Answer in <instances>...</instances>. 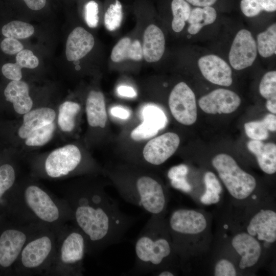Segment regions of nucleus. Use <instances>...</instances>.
I'll return each mask as SVG.
<instances>
[{"label": "nucleus", "mask_w": 276, "mask_h": 276, "mask_svg": "<svg viewBox=\"0 0 276 276\" xmlns=\"http://www.w3.org/2000/svg\"><path fill=\"white\" fill-rule=\"evenodd\" d=\"M62 193L72 211L73 225L85 238L86 254H97L121 241L136 221L121 211L102 184L80 182Z\"/></svg>", "instance_id": "f257e3e1"}, {"label": "nucleus", "mask_w": 276, "mask_h": 276, "mask_svg": "<svg viewBox=\"0 0 276 276\" xmlns=\"http://www.w3.org/2000/svg\"><path fill=\"white\" fill-rule=\"evenodd\" d=\"M5 198L6 211L23 223L47 226L58 232L73 219L64 199L35 183L14 185Z\"/></svg>", "instance_id": "f03ea898"}, {"label": "nucleus", "mask_w": 276, "mask_h": 276, "mask_svg": "<svg viewBox=\"0 0 276 276\" xmlns=\"http://www.w3.org/2000/svg\"><path fill=\"white\" fill-rule=\"evenodd\" d=\"M165 233L162 215H150L135 240V262L130 274L151 273L170 257L172 245Z\"/></svg>", "instance_id": "7ed1b4c3"}, {"label": "nucleus", "mask_w": 276, "mask_h": 276, "mask_svg": "<svg viewBox=\"0 0 276 276\" xmlns=\"http://www.w3.org/2000/svg\"><path fill=\"white\" fill-rule=\"evenodd\" d=\"M120 195L125 201L150 215H161L167 204L165 189L155 177L146 173L112 174Z\"/></svg>", "instance_id": "20e7f679"}, {"label": "nucleus", "mask_w": 276, "mask_h": 276, "mask_svg": "<svg viewBox=\"0 0 276 276\" xmlns=\"http://www.w3.org/2000/svg\"><path fill=\"white\" fill-rule=\"evenodd\" d=\"M86 241L82 232L74 225L66 224L57 234L55 254L45 275H83V260Z\"/></svg>", "instance_id": "39448f33"}, {"label": "nucleus", "mask_w": 276, "mask_h": 276, "mask_svg": "<svg viewBox=\"0 0 276 276\" xmlns=\"http://www.w3.org/2000/svg\"><path fill=\"white\" fill-rule=\"evenodd\" d=\"M57 231L47 226L37 231L25 243L13 270L18 275H44L53 260Z\"/></svg>", "instance_id": "423d86ee"}, {"label": "nucleus", "mask_w": 276, "mask_h": 276, "mask_svg": "<svg viewBox=\"0 0 276 276\" xmlns=\"http://www.w3.org/2000/svg\"><path fill=\"white\" fill-rule=\"evenodd\" d=\"M11 223L0 228V270L13 269L21 250L40 225L21 222L13 218Z\"/></svg>", "instance_id": "0eeeda50"}, {"label": "nucleus", "mask_w": 276, "mask_h": 276, "mask_svg": "<svg viewBox=\"0 0 276 276\" xmlns=\"http://www.w3.org/2000/svg\"><path fill=\"white\" fill-rule=\"evenodd\" d=\"M212 165L233 197L244 199L254 191L256 187L255 178L241 169L230 155H217L213 159Z\"/></svg>", "instance_id": "6e6552de"}, {"label": "nucleus", "mask_w": 276, "mask_h": 276, "mask_svg": "<svg viewBox=\"0 0 276 276\" xmlns=\"http://www.w3.org/2000/svg\"><path fill=\"white\" fill-rule=\"evenodd\" d=\"M82 162L81 153L77 146L67 145L53 150L44 160L43 171L52 178L67 176L80 167Z\"/></svg>", "instance_id": "1a4fd4ad"}, {"label": "nucleus", "mask_w": 276, "mask_h": 276, "mask_svg": "<svg viewBox=\"0 0 276 276\" xmlns=\"http://www.w3.org/2000/svg\"><path fill=\"white\" fill-rule=\"evenodd\" d=\"M169 106L175 119L185 125L194 124L197 119L195 96L185 82L177 83L169 97Z\"/></svg>", "instance_id": "9d476101"}, {"label": "nucleus", "mask_w": 276, "mask_h": 276, "mask_svg": "<svg viewBox=\"0 0 276 276\" xmlns=\"http://www.w3.org/2000/svg\"><path fill=\"white\" fill-rule=\"evenodd\" d=\"M257 47L251 32L240 30L236 35L228 54L231 66L236 70H242L250 66L257 56Z\"/></svg>", "instance_id": "9b49d317"}, {"label": "nucleus", "mask_w": 276, "mask_h": 276, "mask_svg": "<svg viewBox=\"0 0 276 276\" xmlns=\"http://www.w3.org/2000/svg\"><path fill=\"white\" fill-rule=\"evenodd\" d=\"M179 143L180 139L176 133H164L147 142L143 150V158L150 165H160L175 152Z\"/></svg>", "instance_id": "f8f14e48"}, {"label": "nucleus", "mask_w": 276, "mask_h": 276, "mask_svg": "<svg viewBox=\"0 0 276 276\" xmlns=\"http://www.w3.org/2000/svg\"><path fill=\"white\" fill-rule=\"evenodd\" d=\"M240 97L235 92L224 88L215 89L202 96L198 101L199 107L210 114L230 113L241 104Z\"/></svg>", "instance_id": "ddd939ff"}, {"label": "nucleus", "mask_w": 276, "mask_h": 276, "mask_svg": "<svg viewBox=\"0 0 276 276\" xmlns=\"http://www.w3.org/2000/svg\"><path fill=\"white\" fill-rule=\"evenodd\" d=\"M169 226L170 230L176 235H195L205 229L206 221L204 216L199 212L180 209L172 213Z\"/></svg>", "instance_id": "4468645a"}, {"label": "nucleus", "mask_w": 276, "mask_h": 276, "mask_svg": "<svg viewBox=\"0 0 276 276\" xmlns=\"http://www.w3.org/2000/svg\"><path fill=\"white\" fill-rule=\"evenodd\" d=\"M198 65L202 75L210 82L223 86L232 84V68L219 56L214 54L203 56L199 59Z\"/></svg>", "instance_id": "2eb2a0df"}, {"label": "nucleus", "mask_w": 276, "mask_h": 276, "mask_svg": "<svg viewBox=\"0 0 276 276\" xmlns=\"http://www.w3.org/2000/svg\"><path fill=\"white\" fill-rule=\"evenodd\" d=\"M248 234L257 236L259 240L273 243L276 240V213L270 210H262L251 219L247 227Z\"/></svg>", "instance_id": "dca6fc26"}, {"label": "nucleus", "mask_w": 276, "mask_h": 276, "mask_svg": "<svg viewBox=\"0 0 276 276\" xmlns=\"http://www.w3.org/2000/svg\"><path fill=\"white\" fill-rule=\"evenodd\" d=\"M94 43L91 33L82 27H76L67 39L65 54L67 60L74 61L82 58L91 50Z\"/></svg>", "instance_id": "f3484780"}, {"label": "nucleus", "mask_w": 276, "mask_h": 276, "mask_svg": "<svg viewBox=\"0 0 276 276\" xmlns=\"http://www.w3.org/2000/svg\"><path fill=\"white\" fill-rule=\"evenodd\" d=\"M232 246L242 257L239 267L244 269L254 266L258 261L261 254L259 242L247 233H240L232 240Z\"/></svg>", "instance_id": "a211bd4d"}, {"label": "nucleus", "mask_w": 276, "mask_h": 276, "mask_svg": "<svg viewBox=\"0 0 276 276\" xmlns=\"http://www.w3.org/2000/svg\"><path fill=\"white\" fill-rule=\"evenodd\" d=\"M5 100L12 104L15 112L24 114L31 110L33 101L29 96L28 84L22 81L11 80L4 90Z\"/></svg>", "instance_id": "6ab92c4d"}, {"label": "nucleus", "mask_w": 276, "mask_h": 276, "mask_svg": "<svg viewBox=\"0 0 276 276\" xmlns=\"http://www.w3.org/2000/svg\"><path fill=\"white\" fill-rule=\"evenodd\" d=\"M142 52L148 62H155L160 59L165 49V39L162 30L154 25L145 29L143 35Z\"/></svg>", "instance_id": "aec40b11"}, {"label": "nucleus", "mask_w": 276, "mask_h": 276, "mask_svg": "<svg viewBox=\"0 0 276 276\" xmlns=\"http://www.w3.org/2000/svg\"><path fill=\"white\" fill-rule=\"evenodd\" d=\"M55 118V111L51 108L40 107L31 110L24 114L17 135L20 139H26L34 130L53 122Z\"/></svg>", "instance_id": "412c9836"}, {"label": "nucleus", "mask_w": 276, "mask_h": 276, "mask_svg": "<svg viewBox=\"0 0 276 276\" xmlns=\"http://www.w3.org/2000/svg\"><path fill=\"white\" fill-rule=\"evenodd\" d=\"M85 110L87 120L89 126L93 127L106 126L107 114L103 94L99 91H90L87 97Z\"/></svg>", "instance_id": "4be33fe9"}, {"label": "nucleus", "mask_w": 276, "mask_h": 276, "mask_svg": "<svg viewBox=\"0 0 276 276\" xmlns=\"http://www.w3.org/2000/svg\"><path fill=\"white\" fill-rule=\"evenodd\" d=\"M248 150L257 157L259 167L265 173L272 174L276 171V145L272 143L251 140L247 143Z\"/></svg>", "instance_id": "5701e85b"}, {"label": "nucleus", "mask_w": 276, "mask_h": 276, "mask_svg": "<svg viewBox=\"0 0 276 276\" xmlns=\"http://www.w3.org/2000/svg\"><path fill=\"white\" fill-rule=\"evenodd\" d=\"M110 58L114 62L127 59L137 61L142 60L143 55L140 41L138 40L132 41L127 37L121 39L113 47Z\"/></svg>", "instance_id": "b1692460"}, {"label": "nucleus", "mask_w": 276, "mask_h": 276, "mask_svg": "<svg viewBox=\"0 0 276 276\" xmlns=\"http://www.w3.org/2000/svg\"><path fill=\"white\" fill-rule=\"evenodd\" d=\"M257 51L261 56L268 58L276 52V24L269 26L257 37Z\"/></svg>", "instance_id": "393cba45"}, {"label": "nucleus", "mask_w": 276, "mask_h": 276, "mask_svg": "<svg viewBox=\"0 0 276 276\" xmlns=\"http://www.w3.org/2000/svg\"><path fill=\"white\" fill-rule=\"evenodd\" d=\"M80 110L77 102L65 101L59 107L58 124L64 132L72 131L75 126V118Z\"/></svg>", "instance_id": "a878e982"}, {"label": "nucleus", "mask_w": 276, "mask_h": 276, "mask_svg": "<svg viewBox=\"0 0 276 276\" xmlns=\"http://www.w3.org/2000/svg\"><path fill=\"white\" fill-rule=\"evenodd\" d=\"M173 15L172 28L177 33L181 32L187 21L191 10V5L185 0H172L170 4Z\"/></svg>", "instance_id": "bb28decb"}, {"label": "nucleus", "mask_w": 276, "mask_h": 276, "mask_svg": "<svg viewBox=\"0 0 276 276\" xmlns=\"http://www.w3.org/2000/svg\"><path fill=\"white\" fill-rule=\"evenodd\" d=\"M240 9L248 17H255L262 11L273 12L276 10V0H241Z\"/></svg>", "instance_id": "cd10ccee"}, {"label": "nucleus", "mask_w": 276, "mask_h": 276, "mask_svg": "<svg viewBox=\"0 0 276 276\" xmlns=\"http://www.w3.org/2000/svg\"><path fill=\"white\" fill-rule=\"evenodd\" d=\"M34 32L32 25L19 20H13L2 28V33L6 37L25 39L31 36Z\"/></svg>", "instance_id": "c85d7f7f"}, {"label": "nucleus", "mask_w": 276, "mask_h": 276, "mask_svg": "<svg viewBox=\"0 0 276 276\" xmlns=\"http://www.w3.org/2000/svg\"><path fill=\"white\" fill-rule=\"evenodd\" d=\"M123 7L119 0H113L110 3L105 12L104 21L106 28L112 31L121 25L123 18Z\"/></svg>", "instance_id": "c756f323"}, {"label": "nucleus", "mask_w": 276, "mask_h": 276, "mask_svg": "<svg viewBox=\"0 0 276 276\" xmlns=\"http://www.w3.org/2000/svg\"><path fill=\"white\" fill-rule=\"evenodd\" d=\"M16 171L9 162L0 164V201L14 186Z\"/></svg>", "instance_id": "7c9ffc66"}, {"label": "nucleus", "mask_w": 276, "mask_h": 276, "mask_svg": "<svg viewBox=\"0 0 276 276\" xmlns=\"http://www.w3.org/2000/svg\"><path fill=\"white\" fill-rule=\"evenodd\" d=\"M55 129V124L52 122L34 130L26 139V145L29 146L45 145L52 139Z\"/></svg>", "instance_id": "2f4dec72"}, {"label": "nucleus", "mask_w": 276, "mask_h": 276, "mask_svg": "<svg viewBox=\"0 0 276 276\" xmlns=\"http://www.w3.org/2000/svg\"><path fill=\"white\" fill-rule=\"evenodd\" d=\"M143 120L155 126L160 130L167 124V118L163 111L156 106H146L142 110Z\"/></svg>", "instance_id": "473e14b6"}, {"label": "nucleus", "mask_w": 276, "mask_h": 276, "mask_svg": "<svg viewBox=\"0 0 276 276\" xmlns=\"http://www.w3.org/2000/svg\"><path fill=\"white\" fill-rule=\"evenodd\" d=\"M261 95L266 99L276 98V72L269 71L263 76L259 85Z\"/></svg>", "instance_id": "72a5a7b5"}, {"label": "nucleus", "mask_w": 276, "mask_h": 276, "mask_svg": "<svg viewBox=\"0 0 276 276\" xmlns=\"http://www.w3.org/2000/svg\"><path fill=\"white\" fill-rule=\"evenodd\" d=\"M244 129L246 135L251 140L262 141L269 137V130L262 121L246 123Z\"/></svg>", "instance_id": "f704fd0d"}, {"label": "nucleus", "mask_w": 276, "mask_h": 276, "mask_svg": "<svg viewBox=\"0 0 276 276\" xmlns=\"http://www.w3.org/2000/svg\"><path fill=\"white\" fill-rule=\"evenodd\" d=\"M159 129L155 126L143 120V122L134 128L130 133L131 139L135 141L147 140L156 135Z\"/></svg>", "instance_id": "c9c22d12"}, {"label": "nucleus", "mask_w": 276, "mask_h": 276, "mask_svg": "<svg viewBox=\"0 0 276 276\" xmlns=\"http://www.w3.org/2000/svg\"><path fill=\"white\" fill-rule=\"evenodd\" d=\"M16 63L21 68H34L39 64L38 58L29 50H22L17 53Z\"/></svg>", "instance_id": "e433bc0d"}, {"label": "nucleus", "mask_w": 276, "mask_h": 276, "mask_svg": "<svg viewBox=\"0 0 276 276\" xmlns=\"http://www.w3.org/2000/svg\"><path fill=\"white\" fill-rule=\"evenodd\" d=\"M99 5L95 1L86 3L84 7V16L87 25L92 28H96L99 22Z\"/></svg>", "instance_id": "4c0bfd02"}, {"label": "nucleus", "mask_w": 276, "mask_h": 276, "mask_svg": "<svg viewBox=\"0 0 276 276\" xmlns=\"http://www.w3.org/2000/svg\"><path fill=\"white\" fill-rule=\"evenodd\" d=\"M206 190L205 192L214 195H220L222 187L216 175L211 172H206L204 176Z\"/></svg>", "instance_id": "58836bf2"}, {"label": "nucleus", "mask_w": 276, "mask_h": 276, "mask_svg": "<svg viewBox=\"0 0 276 276\" xmlns=\"http://www.w3.org/2000/svg\"><path fill=\"white\" fill-rule=\"evenodd\" d=\"M2 51L8 55H14L24 49V45L16 39L6 37L1 43Z\"/></svg>", "instance_id": "ea45409f"}, {"label": "nucleus", "mask_w": 276, "mask_h": 276, "mask_svg": "<svg viewBox=\"0 0 276 276\" xmlns=\"http://www.w3.org/2000/svg\"><path fill=\"white\" fill-rule=\"evenodd\" d=\"M215 276H235L237 272L234 265L225 259L220 260L215 268Z\"/></svg>", "instance_id": "a19ab883"}, {"label": "nucleus", "mask_w": 276, "mask_h": 276, "mask_svg": "<svg viewBox=\"0 0 276 276\" xmlns=\"http://www.w3.org/2000/svg\"><path fill=\"white\" fill-rule=\"evenodd\" d=\"M21 67L16 63H7L2 67L3 75L11 80H20L22 77Z\"/></svg>", "instance_id": "79ce46f5"}, {"label": "nucleus", "mask_w": 276, "mask_h": 276, "mask_svg": "<svg viewBox=\"0 0 276 276\" xmlns=\"http://www.w3.org/2000/svg\"><path fill=\"white\" fill-rule=\"evenodd\" d=\"M205 13L203 7L192 8L187 22L189 24H199L203 28L204 26Z\"/></svg>", "instance_id": "37998d69"}, {"label": "nucleus", "mask_w": 276, "mask_h": 276, "mask_svg": "<svg viewBox=\"0 0 276 276\" xmlns=\"http://www.w3.org/2000/svg\"><path fill=\"white\" fill-rule=\"evenodd\" d=\"M189 172L188 167L185 164H180L171 167L168 171L167 176L171 180L174 178L187 176Z\"/></svg>", "instance_id": "c03bdc74"}, {"label": "nucleus", "mask_w": 276, "mask_h": 276, "mask_svg": "<svg viewBox=\"0 0 276 276\" xmlns=\"http://www.w3.org/2000/svg\"><path fill=\"white\" fill-rule=\"evenodd\" d=\"M186 177H180L170 180L171 186L183 192H190L192 190V187L188 181Z\"/></svg>", "instance_id": "a18cd8bd"}, {"label": "nucleus", "mask_w": 276, "mask_h": 276, "mask_svg": "<svg viewBox=\"0 0 276 276\" xmlns=\"http://www.w3.org/2000/svg\"><path fill=\"white\" fill-rule=\"evenodd\" d=\"M110 113L113 116L121 119H127L130 116L128 110L119 106H114L111 108Z\"/></svg>", "instance_id": "49530a36"}, {"label": "nucleus", "mask_w": 276, "mask_h": 276, "mask_svg": "<svg viewBox=\"0 0 276 276\" xmlns=\"http://www.w3.org/2000/svg\"><path fill=\"white\" fill-rule=\"evenodd\" d=\"M262 122L268 130L271 131L276 130V116L274 114H267Z\"/></svg>", "instance_id": "de8ad7c7"}, {"label": "nucleus", "mask_w": 276, "mask_h": 276, "mask_svg": "<svg viewBox=\"0 0 276 276\" xmlns=\"http://www.w3.org/2000/svg\"><path fill=\"white\" fill-rule=\"evenodd\" d=\"M118 93L121 96L133 98L136 96L135 90L131 86L121 85L117 89Z\"/></svg>", "instance_id": "09e8293b"}, {"label": "nucleus", "mask_w": 276, "mask_h": 276, "mask_svg": "<svg viewBox=\"0 0 276 276\" xmlns=\"http://www.w3.org/2000/svg\"><path fill=\"white\" fill-rule=\"evenodd\" d=\"M27 6L33 10H39L43 8L46 4V0H24Z\"/></svg>", "instance_id": "8fccbe9b"}, {"label": "nucleus", "mask_w": 276, "mask_h": 276, "mask_svg": "<svg viewBox=\"0 0 276 276\" xmlns=\"http://www.w3.org/2000/svg\"><path fill=\"white\" fill-rule=\"evenodd\" d=\"M190 5L195 6L203 7L205 6H212L217 0H185Z\"/></svg>", "instance_id": "3c124183"}, {"label": "nucleus", "mask_w": 276, "mask_h": 276, "mask_svg": "<svg viewBox=\"0 0 276 276\" xmlns=\"http://www.w3.org/2000/svg\"><path fill=\"white\" fill-rule=\"evenodd\" d=\"M267 109L272 113H276V98L267 100L266 103Z\"/></svg>", "instance_id": "603ef678"}, {"label": "nucleus", "mask_w": 276, "mask_h": 276, "mask_svg": "<svg viewBox=\"0 0 276 276\" xmlns=\"http://www.w3.org/2000/svg\"><path fill=\"white\" fill-rule=\"evenodd\" d=\"M79 62V60H75V61H74V63L75 64H78Z\"/></svg>", "instance_id": "864d4df0"}]
</instances>
